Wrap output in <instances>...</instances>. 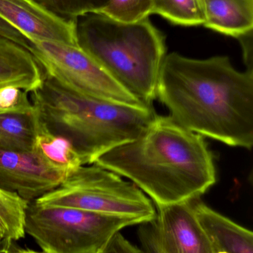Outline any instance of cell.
Returning <instances> with one entry per match:
<instances>
[{"label":"cell","mask_w":253,"mask_h":253,"mask_svg":"<svg viewBox=\"0 0 253 253\" xmlns=\"http://www.w3.org/2000/svg\"><path fill=\"white\" fill-rule=\"evenodd\" d=\"M154 221L140 224L138 239L146 253H165L159 244Z\"/></svg>","instance_id":"44dd1931"},{"label":"cell","mask_w":253,"mask_h":253,"mask_svg":"<svg viewBox=\"0 0 253 253\" xmlns=\"http://www.w3.org/2000/svg\"><path fill=\"white\" fill-rule=\"evenodd\" d=\"M93 164L130 180L157 208L200 199L216 182L213 156L203 136L170 117L156 116L138 138Z\"/></svg>","instance_id":"7a4b0ae2"},{"label":"cell","mask_w":253,"mask_h":253,"mask_svg":"<svg viewBox=\"0 0 253 253\" xmlns=\"http://www.w3.org/2000/svg\"><path fill=\"white\" fill-rule=\"evenodd\" d=\"M157 97L183 127L231 147L252 149L253 72L237 71L227 56L166 55Z\"/></svg>","instance_id":"6da1fadb"},{"label":"cell","mask_w":253,"mask_h":253,"mask_svg":"<svg viewBox=\"0 0 253 253\" xmlns=\"http://www.w3.org/2000/svg\"><path fill=\"white\" fill-rule=\"evenodd\" d=\"M103 253H146L143 249L131 243L120 232L111 239Z\"/></svg>","instance_id":"7402d4cb"},{"label":"cell","mask_w":253,"mask_h":253,"mask_svg":"<svg viewBox=\"0 0 253 253\" xmlns=\"http://www.w3.org/2000/svg\"><path fill=\"white\" fill-rule=\"evenodd\" d=\"M32 151L48 167L66 178L84 165L81 156L71 141L49 130L40 116Z\"/></svg>","instance_id":"5bb4252c"},{"label":"cell","mask_w":253,"mask_h":253,"mask_svg":"<svg viewBox=\"0 0 253 253\" xmlns=\"http://www.w3.org/2000/svg\"><path fill=\"white\" fill-rule=\"evenodd\" d=\"M14 242L4 239L0 244V253H21V248H18Z\"/></svg>","instance_id":"cb8c5ba5"},{"label":"cell","mask_w":253,"mask_h":253,"mask_svg":"<svg viewBox=\"0 0 253 253\" xmlns=\"http://www.w3.org/2000/svg\"><path fill=\"white\" fill-rule=\"evenodd\" d=\"M108 0H37L42 5L65 19L76 20L77 17L98 11Z\"/></svg>","instance_id":"d6986e66"},{"label":"cell","mask_w":253,"mask_h":253,"mask_svg":"<svg viewBox=\"0 0 253 253\" xmlns=\"http://www.w3.org/2000/svg\"><path fill=\"white\" fill-rule=\"evenodd\" d=\"M204 26L239 38L253 29V0H201Z\"/></svg>","instance_id":"4fadbf2b"},{"label":"cell","mask_w":253,"mask_h":253,"mask_svg":"<svg viewBox=\"0 0 253 253\" xmlns=\"http://www.w3.org/2000/svg\"><path fill=\"white\" fill-rule=\"evenodd\" d=\"M31 94L43 123L71 141L84 165L138 138L157 116L152 106H131L77 94L46 77Z\"/></svg>","instance_id":"3957f363"},{"label":"cell","mask_w":253,"mask_h":253,"mask_svg":"<svg viewBox=\"0 0 253 253\" xmlns=\"http://www.w3.org/2000/svg\"><path fill=\"white\" fill-rule=\"evenodd\" d=\"M66 178L48 167L34 152L0 150V188L34 202Z\"/></svg>","instance_id":"9c48e42d"},{"label":"cell","mask_w":253,"mask_h":253,"mask_svg":"<svg viewBox=\"0 0 253 253\" xmlns=\"http://www.w3.org/2000/svg\"><path fill=\"white\" fill-rule=\"evenodd\" d=\"M0 19L29 42L49 41L78 45L76 20L59 16L37 0H0Z\"/></svg>","instance_id":"ba28073f"},{"label":"cell","mask_w":253,"mask_h":253,"mask_svg":"<svg viewBox=\"0 0 253 253\" xmlns=\"http://www.w3.org/2000/svg\"><path fill=\"white\" fill-rule=\"evenodd\" d=\"M215 253H229L225 252V251H216V252H215Z\"/></svg>","instance_id":"4316f807"},{"label":"cell","mask_w":253,"mask_h":253,"mask_svg":"<svg viewBox=\"0 0 253 253\" xmlns=\"http://www.w3.org/2000/svg\"><path fill=\"white\" fill-rule=\"evenodd\" d=\"M29 202L16 193L0 188V228L6 240H20L25 237V212Z\"/></svg>","instance_id":"2e32d148"},{"label":"cell","mask_w":253,"mask_h":253,"mask_svg":"<svg viewBox=\"0 0 253 253\" xmlns=\"http://www.w3.org/2000/svg\"><path fill=\"white\" fill-rule=\"evenodd\" d=\"M199 224L209 238L215 253H253L251 230L239 225L225 215L209 208L199 199L193 200Z\"/></svg>","instance_id":"8fae6325"},{"label":"cell","mask_w":253,"mask_h":253,"mask_svg":"<svg viewBox=\"0 0 253 253\" xmlns=\"http://www.w3.org/2000/svg\"><path fill=\"white\" fill-rule=\"evenodd\" d=\"M135 217L28 204L25 231L44 253H103L120 230L143 224Z\"/></svg>","instance_id":"5b68a950"},{"label":"cell","mask_w":253,"mask_h":253,"mask_svg":"<svg viewBox=\"0 0 253 253\" xmlns=\"http://www.w3.org/2000/svg\"><path fill=\"white\" fill-rule=\"evenodd\" d=\"M152 6L153 0H108L103 7L93 13L131 23L149 19Z\"/></svg>","instance_id":"ac0fdd59"},{"label":"cell","mask_w":253,"mask_h":253,"mask_svg":"<svg viewBox=\"0 0 253 253\" xmlns=\"http://www.w3.org/2000/svg\"><path fill=\"white\" fill-rule=\"evenodd\" d=\"M157 239L165 253H215L198 221L193 200L157 207Z\"/></svg>","instance_id":"30bf717a"},{"label":"cell","mask_w":253,"mask_h":253,"mask_svg":"<svg viewBox=\"0 0 253 253\" xmlns=\"http://www.w3.org/2000/svg\"><path fill=\"white\" fill-rule=\"evenodd\" d=\"M44 81V74L31 52L0 36V89L15 87L33 93Z\"/></svg>","instance_id":"7c38bea8"},{"label":"cell","mask_w":253,"mask_h":253,"mask_svg":"<svg viewBox=\"0 0 253 253\" xmlns=\"http://www.w3.org/2000/svg\"><path fill=\"white\" fill-rule=\"evenodd\" d=\"M42 207L75 208L154 221L151 199L131 181L99 165H83L53 190L34 201Z\"/></svg>","instance_id":"8992f818"},{"label":"cell","mask_w":253,"mask_h":253,"mask_svg":"<svg viewBox=\"0 0 253 253\" xmlns=\"http://www.w3.org/2000/svg\"><path fill=\"white\" fill-rule=\"evenodd\" d=\"M4 23L1 19H0V33L2 31L3 28H4Z\"/></svg>","instance_id":"484cf974"},{"label":"cell","mask_w":253,"mask_h":253,"mask_svg":"<svg viewBox=\"0 0 253 253\" xmlns=\"http://www.w3.org/2000/svg\"><path fill=\"white\" fill-rule=\"evenodd\" d=\"M44 77L77 94L123 105L147 106L117 83L79 45L49 41L30 42Z\"/></svg>","instance_id":"52a82bcc"},{"label":"cell","mask_w":253,"mask_h":253,"mask_svg":"<svg viewBox=\"0 0 253 253\" xmlns=\"http://www.w3.org/2000/svg\"><path fill=\"white\" fill-rule=\"evenodd\" d=\"M4 239V233H3V231L1 230V229L0 228V244L1 243V242H2Z\"/></svg>","instance_id":"d4e9b609"},{"label":"cell","mask_w":253,"mask_h":253,"mask_svg":"<svg viewBox=\"0 0 253 253\" xmlns=\"http://www.w3.org/2000/svg\"><path fill=\"white\" fill-rule=\"evenodd\" d=\"M152 13L183 26H197L205 23L201 0H153Z\"/></svg>","instance_id":"e0dca14e"},{"label":"cell","mask_w":253,"mask_h":253,"mask_svg":"<svg viewBox=\"0 0 253 253\" xmlns=\"http://www.w3.org/2000/svg\"><path fill=\"white\" fill-rule=\"evenodd\" d=\"M36 110L25 90L15 87L0 89V114H32Z\"/></svg>","instance_id":"ffe728a7"},{"label":"cell","mask_w":253,"mask_h":253,"mask_svg":"<svg viewBox=\"0 0 253 253\" xmlns=\"http://www.w3.org/2000/svg\"><path fill=\"white\" fill-rule=\"evenodd\" d=\"M237 39L242 44L244 61L247 67L246 71L253 72V31L241 36Z\"/></svg>","instance_id":"603a6c76"},{"label":"cell","mask_w":253,"mask_h":253,"mask_svg":"<svg viewBox=\"0 0 253 253\" xmlns=\"http://www.w3.org/2000/svg\"><path fill=\"white\" fill-rule=\"evenodd\" d=\"M39 120L37 108L32 114H0V150L32 151Z\"/></svg>","instance_id":"9a60e30c"},{"label":"cell","mask_w":253,"mask_h":253,"mask_svg":"<svg viewBox=\"0 0 253 253\" xmlns=\"http://www.w3.org/2000/svg\"><path fill=\"white\" fill-rule=\"evenodd\" d=\"M76 31L82 49L132 96L152 106L166 47L150 19L126 23L89 13L76 19Z\"/></svg>","instance_id":"277c9868"}]
</instances>
